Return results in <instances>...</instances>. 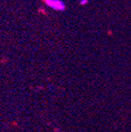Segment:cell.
<instances>
[{
    "label": "cell",
    "instance_id": "1",
    "mask_svg": "<svg viewBox=\"0 0 131 132\" xmlns=\"http://www.w3.org/2000/svg\"><path fill=\"white\" fill-rule=\"evenodd\" d=\"M44 4L55 11H64L65 4L62 0H43Z\"/></svg>",
    "mask_w": 131,
    "mask_h": 132
},
{
    "label": "cell",
    "instance_id": "2",
    "mask_svg": "<svg viewBox=\"0 0 131 132\" xmlns=\"http://www.w3.org/2000/svg\"><path fill=\"white\" fill-rule=\"evenodd\" d=\"M87 3H88V0H81L80 1V5H83V6L87 4Z\"/></svg>",
    "mask_w": 131,
    "mask_h": 132
}]
</instances>
